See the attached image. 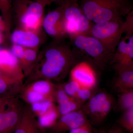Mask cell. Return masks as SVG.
Instances as JSON below:
<instances>
[{
  "mask_svg": "<svg viewBox=\"0 0 133 133\" xmlns=\"http://www.w3.org/2000/svg\"><path fill=\"white\" fill-rule=\"evenodd\" d=\"M77 55L65 40H52L39 51L35 66L25 79L24 85L40 79L53 83L62 81L77 63Z\"/></svg>",
  "mask_w": 133,
  "mask_h": 133,
  "instance_id": "6da1fadb",
  "label": "cell"
},
{
  "mask_svg": "<svg viewBox=\"0 0 133 133\" xmlns=\"http://www.w3.org/2000/svg\"><path fill=\"white\" fill-rule=\"evenodd\" d=\"M79 4L87 19L94 24L120 19L133 10L129 0H81Z\"/></svg>",
  "mask_w": 133,
  "mask_h": 133,
  "instance_id": "7a4b0ae2",
  "label": "cell"
},
{
  "mask_svg": "<svg viewBox=\"0 0 133 133\" xmlns=\"http://www.w3.org/2000/svg\"><path fill=\"white\" fill-rule=\"evenodd\" d=\"M45 8L35 0H13L12 21L14 20L16 28L42 31Z\"/></svg>",
  "mask_w": 133,
  "mask_h": 133,
  "instance_id": "3957f363",
  "label": "cell"
},
{
  "mask_svg": "<svg viewBox=\"0 0 133 133\" xmlns=\"http://www.w3.org/2000/svg\"><path fill=\"white\" fill-rule=\"evenodd\" d=\"M78 52L82 53L101 70L112 64L114 53L108 50L100 41L88 35H80L70 38Z\"/></svg>",
  "mask_w": 133,
  "mask_h": 133,
  "instance_id": "277c9868",
  "label": "cell"
},
{
  "mask_svg": "<svg viewBox=\"0 0 133 133\" xmlns=\"http://www.w3.org/2000/svg\"><path fill=\"white\" fill-rule=\"evenodd\" d=\"M63 5L64 27L68 37L88 34L94 23L87 19L77 0H67Z\"/></svg>",
  "mask_w": 133,
  "mask_h": 133,
  "instance_id": "5b68a950",
  "label": "cell"
},
{
  "mask_svg": "<svg viewBox=\"0 0 133 133\" xmlns=\"http://www.w3.org/2000/svg\"><path fill=\"white\" fill-rule=\"evenodd\" d=\"M114 98L107 92H98L92 96L81 108L92 125L101 124L114 107Z\"/></svg>",
  "mask_w": 133,
  "mask_h": 133,
  "instance_id": "8992f818",
  "label": "cell"
},
{
  "mask_svg": "<svg viewBox=\"0 0 133 133\" xmlns=\"http://www.w3.org/2000/svg\"><path fill=\"white\" fill-rule=\"evenodd\" d=\"M26 104L19 96L2 98L0 104V133H13L21 119Z\"/></svg>",
  "mask_w": 133,
  "mask_h": 133,
  "instance_id": "52a82bcc",
  "label": "cell"
},
{
  "mask_svg": "<svg viewBox=\"0 0 133 133\" xmlns=\"http://www.w3.org/2000/svg\"><path fill=\"white\" fill-rule=\"evenodd\" d=\"M122 18L93 24L88 35L100 41L114 53L124 34Z\"/></svg>",
  "mask_w": 133,
  "mask_h": 133,
  "instance_id": "ba28073f",
  "label": "cell"
},
{
  "mask_svg": "<svg viewBox=\"0 0 133 133\" xmlns=\"http://www.w3.org/2000/svg\"><path fill=\"white\" fill-rule=\"evenodd\" d=\"M116 72L133 68V35L122 37L115 51L112 64Z\"/></svg>",
  "mask_w": 133,
  "mask_h": 133,
  "instance_id": "9c48e42d",
  "label": "cell"
},
{
  "mask_svg": "<svg viewBox=\"0 0 133 133\" xmlns=\"http://www.w3.org/2000/svg\"><path fill=\"white\" fill-rule=\"evenodd\" d=\"M63 10V6L62 4L49 12L44 17L43 30L52 40H65L68 37L64 27Z\"/></svg>",
  "mask_w": 133,
  "mask_h": 133,
  "instance_id": "30bf717a",
  "label": "cell"
},
{
  "mask_svg": "<svg viewBox=\"0 0 133 133\" xmlns=\"http://www.w3.org/2000/svg\"><path fill=\"white\" fill-rule=\"evenodd\" d=\"M70 79L76 81L81 87L93 89L97 83V76L90 62L77 63L69 72Z\"/></svg>",
  "mask_w": 133,
  "mask_h": 133,
  "instance_id": "8fae6325",
  "label": "cell"
},
{
  "mask_svg": "<svg viewBox=\"0 0 133 133\" xmlns=\"http://www.w3.org/2000/svg\"><path fill=\"white\" fill-rule=\"evenodd\" d=\"M88 121L81 109L60 116L46 133H65L82 125Z\"/></svg>",
  "mask_w": 133,
  "mask_h": 133,
  "instance_id": "7c38bea8",
  "label": "cell"
},
{
  "mask_svg": "<svg viewBox=\"0 0 133 133\" xmlns=\"http://www.w3.org/2000/svg\"><path fill=\"white\" fill-rule=\"evenodd\" d=\"M0 71L15 80L24 83L25 77L21 66L10 49H0Z\"/></svg>",
  "mask_w": 133,
  "mask_h": 133,
  "instance_id": "4fadbf2b",
  "label": "cell"
},
{
  "mask_svg": "<svg viewBox=\"0 0 133 133\" xmlns=\"http://www.w3.org/2000/svg\"><path fill=\"white\" fill-rule=\"evenodd\" d=\"M45 33L43 35L42 31L37 32L16 28L11 32L9 38L12 44L25 48L38 49L45 41Z\"/></svg>",
  "mask_w": 133,
  "mask_h": 133,
  "instance_id": "5bb4252c",
  "label": "cell"
},
{
  "mask_svg": "<svg viewBox=\"0 0 133 133\" xmlns=\"http://www.w3.org/2000/svg\"><path fill=\"white\" fill-rule=\"evenodd\" d=\"M13 133H46L28 105L26 104L20 122Z\"/></svg>",
  "mask_w": 133,
  "mask_h": 133,
  "instance_id": "9a60e30c",
  "label": "cell"
},
{
  "mask_svg": "<svg viewBox=\"0 0 133 133\" xmlns=\"http://www.w3.org/2000/svg\"><path fill=\"white\" fill-rule=\"evenodd\" d=\"M24 83L11 78L0 71V97L18 96Z\"/></svg>",
  "mask_w": 133,
  "mask_h": 133,
  "instance_id": "2e32d148",
  "label": "cell"
},
{
  "mask_svg": "<svg viewBox=\"0 0 133 133\" xmlns=\"http://www.w3.org/2000/svg\"><path fill=\"white\" fill-rule=\"evenodd\" d=\"M56 85L49 80L40 79L23 86L43 96L47 99L55 102V93Z\"/></svg>",
  "mask_w": 133,
  "mask_h": 133,
  "instance_id": "e0dca14e",
  "label": "cell"
},
{
  "mask_svg": "<svg viewBox=\"0 0 133 133\" xmlns=\"http://www.w3.org/2000/svg\"><path fill=\"white\" fill-rule=\"evenodd\" d=\"M116 74L113 83L115 90L119 93L133 90V68L118 72Z\"/></svg>",
  "mask_w": 133,
  "mask_h": 133,
  "instance_id": "ac0fdd59",
  "label": "cell"
},
{
  "mask_svg": "<svg viewBox=\"0 0 133 133\" xmlns=\"http://www.w3.org/2000/svg\"><path fill=\"white\" fill-rule=\"evenodd\" d=\"M39 51L37 49L25 48L24 54L18 60L25 79L29 76L35 66Z\"/></svg>",
  "mask_w": 133,
  "mask_h": 133,
  "instance_id": "d6986e66",
  "label": "cell"
},
{
  "mask_svg": "<svg viewBox=\"0 0 133 133\" xmlns=\"http://www.w3.org/2000/svg\"><path fill=\"white\" fill-rule=\"evenodd\" d=\"M13 0H0V12L6 27V36L9 38L11 33L13 21L12 8Z\"/></svg>",
  "mask_w": 133,
  "mask_h": 133,
  "instance_id": "ffe728a7",
  "label": "cell"
},
{
  "mask_svg": "<svg viewBox=\"0 0 133 133\" xmlns=\"http://www.w3.org/2000/svg\"><path fill=\"white\" fill-rule=\"evenodd\" d=\"M83 104L75 98L70 97L58 104V109L59 117L81 109Z\"/></svg>",
  "mask_w": 133,
  "mask_h": 133,
  "instance_id": "44dd1931",
  "label": "cell"
},
{
  "mask_svg": "<svg viewBox=\"0 0 133 133\" xmlns=\"http://www.w3.org/2000/svg\"><path fill=\"white\" fill-rule=\"evenodd\" d=\"M59 117L57 106L56 105L48 112L37 119L39 124L44 129L50 127Z\"/></svg>",
  "mask_w": 133,
  "mask_h": 133,
  "instance_id": "7402d4cb",
  "label": "cell"
},
{
  "mask_svg": "<svg viewBox=\"0 0 133 133\" xmlns=\"http://www.w3.org/2000/svg\"><path fill=\"white\" fill-rule=\"evenodd\" d=\"M117 107L118 109L122 112L133 107V90L119 93Z\"/></svg>",
  "mask_w": 133,
  "mask_h": 133,
  "instance_id": "603a6c76",
  "label": "cell"
},
{
  "mask_svg": "<svg viewBox=\"0 0 133 133\" xmlns=\"http://www.w3.org/2000/svg\"><path fill=\"white\" fill-rule=\"evenodd\" d=\"M118 123L127 132L133 133V107L122 112Z\"/></svg>",
  "mask_w": 133,
  "mask_h": 133,
  "instance_id": "cb8c5ba5",
  "label": "cell"
},
{
  "mask_svg": "<svg viewBox=\"0 0 133 133\" xmlns=\"http://www.w3.org/2000/svg\"><path fill=\"white\" fill-rule=\"evenodd\" d=\"M55 105L54 101H45L28 105L33 114L36 118H39L48 112Z\"/></svg>",
  "mask_w": 133,
  "mask_h": 133,
  "instance_id": "d4e9b609",
  "label": "cell"
},
{
  "mask_svg": "<svg viewBox=\"0 0 133 133\" xmlns=\"http://www.w3.org/2000/svg\"><path fill=\"white\" fill-rule=\"evenodd\" d=\"M61 84L65 93L70 97L74 98L81 87L78 83L70 79L68 82Z\"/></svg>",
  "mask_w": 133,
  "mask_h": 133,
  "instance_id": "484cf974",
  "label": "cell"
},
{
  "mask_svg": "<svg viewBox=\"0 0 133 133\" xmlns=\"http://www.w3.org/2000/svg\"><path fill=\"white\" fill-rule=\"evenodd\" d=\"M92 90L81 87L74 98L84 105L93 95Z\"/></svg>",
  "mask_w": 133,
  "mask_h": 133,
  "instance_id": "4316f807",
  "label": "cell"
},
{
  "mask_svg": "<svg viewBox=\"0 0 133 133\" xmlns=\"http://www.w3.org/2000/svg\"><path fill=\"white\" fill-rule=\"evenodd\" d=\"M125 20L123 21L122 24L124 34L125 36L133 35V11L131 12L126 16Z\"/></svg>",
  "mask_w": 133,
  "mask_h": 133,
  "instance_id": "83f0119b",
  "label": "cell"
},
{
  "mask_svg": "<svg viewBox=\"0 0 133 133\" xmlns=\"http://www.w3.org/2000/svg\"><path fill=\"white\" fill-rule=\"evenodd\" d=\"M92 125L88 121L82 125L72 129L69 133H93Z\"/></svg>",
  "mask_w": 133,
  "mask_h": 133,
  "instance_id": "f1b7e54d",
  "label": "cell"
},
{
  "mask_svg": "<svg viewBox=\"0 0 133 133\" xmlns=\"http://www.w3.org/2000/svg\"><path fill=\"white\" fill-rule=\"evenodd\" d=\"M36 1L40 3L45 7L48 5H50L54 3L58 5V6L62 5V4L66 1L67 0H35Z\"/></svg>",
  "mask_w": 133,
  "mask_h": 133,
  "instance_id": "f546056e",
  "label": "cell"
},
{
  "mask_svg": "<svg viewBox=\"0 0 133 133\" xmlns=\"http://www.w3.org/2000/svg\"><path fill=\"white\" fill-rule=\"evenodd\" d=\"M107 133H129L126 131L118 124H116L112 126L108 131Z\"/></svg>",
  "mask_w": 133,
  "mask_h": 133,
  "instance_id": "4dcf8cb0",
  "label": "cell"
},
{
  "mask_svg": "<svg viewBox=\"0 0 133 133\" xmlns=\"http://www.w3.org/2000/svg\"><path fill=\"white\" fill-rule=\"evenodd\" d=\"M0 31L2 33H5L6 32V27L5 22L1 16H0Z\"/></svg>",
  "mask_w": 133,
  "mask_h": 133,
  "instance_id": "1f68e13d",
  "label": "cell"
},
{
  "mask_svg": "<svg viewBox=\"0 0 133 133\" xmlns=\"http://www.w3.org/2000/svg\"><path fill=\"white\" fill-rule=\"evenodd\" d=\"M4 39H5V37H4L3 33H2L0 31V45L3 43L4 41Z\"/></svg>",
  "mask_w": 133,
  "mask_h": 133,
  "instance_id": "d6a6232c",
  "label": "cell"
},
{
  "mask_svg": "<svg viewBox=\"0 0 133 133\" xmlns=\"http://www.w3.org/2000/svg\"><path fill=\"white\" fill-rule=\"evenodd\" d=\"M93 133H107V131L104 130H101L97 131H94Z\"/></svg>",
  "mask_w": 133,
  "mask_h": 133,
  "instance_id": "836d02e7",
  "label": "cell"
},
{
  "mask_svg": "<svg viewBox=\"0 0 133 133\" xmlns=\"http://www.w3.org/2000/svg\"><path fill=\"white\" fill-rule=\"evenodd\" d=\"M2 98L0 97V104H1V102L2 100Z\"/></svg>",
  "mask_w": 133,
  "mask_h": 133,
  "instance_id": "e575fe53",
  "label": "cell"
}]
</instances>
